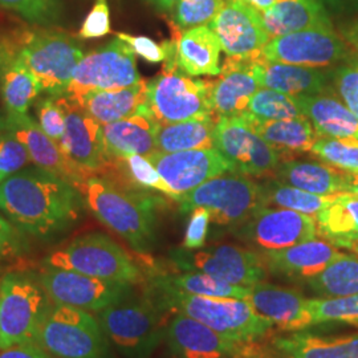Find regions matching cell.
Listing matches in <instances>:
<instances>
[{
    "instance_id": "60",
    "label": "cell",
    "mask_w": 358,
    "mask_h": 358,
    "mask_svg": "<svg viewBox=\"0 0 358 358\" xmlns=\"http://www.w3.org/2000/svg\"><path fill=\"white\" fill-rule=\"evenodd\" d=\"M350 250H353V251H355V252H357V254H358V243L355 244V245H353V247H352V248H350Z\"/></svg>"
},
{
    "instance_id": "3",
    "label": "cell",
    "mask_w": 358,
    "mask_h": 358,
    "mask_svg": "<svg viewBox=\"0 0 358 358\" xmlns=\"http://www.w3.org/2000/svg\"><path fill=\"white\" fill-rule=\"evenodd\" d=\"M75 186L81 192L87 210L103 226L120 235L137 252L150 251L155 241V207L149 198L97 176H90Z\"/></svg>"
},
{
    "instance_id": "20",
    "label": "cell",
    "mask_w": 358,
    "mask_h": 358,
    "mask_svg": "<svg viewBox=\"0 0 358 358\" xmlns=\"http://www.w3.org/2000/svg\"><path fill=\"white\" fill-rule=\"evenodd\" d=\"M208 27L219 38L222 51L232 57L254 56L271 40L260 13L243 0H226Z\"/></svg>"
},
{
    "instance_id": "19",
    "label": "cell",
    "mask_w": 358,
    "mask_h": 358,
    "mask_svg": "<svg viewBox=\"0 0 358 358\" xmlns=\"http://www.w3.org/2000/svg\"><path fill=\"white\" fill-rule=\"evenodd\" d=\"M145 157L149 158L169 187L179 198L210 179L226 173H234L230 162L215 148L176 153L157 150Z\"/></svg>"
},
{
    "instance_id": "21",
    "label": "cell",
    "mask_w": 358,
    "mask_h": 358,
    "mask_svg": "<svg viewBox=\"0 0 358 358\" xmlns=\"http://www.w3.org/2000/svg\"><path fill=\"white\" fill-rule=\"evenodd\" d=\"M247 301L259 316L282 332L310 328L309 297L296 289L269 282H256L250 287Z\"/></svg>"
},
{
    "instance_id": "17",
    "label": "cell",
    "mask_w": 358,
    "mask_h": 358,
    "mask_svg": "<svg viewBox=\"0 0 358 358\" xmlns=\"http://www.w3.org/2000/svg\"><path fill=\"white\" fill-rule=\"evenodd\" d=\"M238 235L264 254L316 239L319 227L316 217L264 206L241 224Z\"/></svg>"
},
{
    "instance_id": "45",
    "label": "cell",
    "mask_w": 358,
    "mask_h": 358,
    "mask_svg": "<svg viewBox=\"0 0 358 358\" xmlns=\"http://www.w3.org/2000/svg\"><path fill=\"white\" fill-rule=\"evenodd\" d=\"M224 1L226 0H178L174 7L176 23L185 29L208 26Z\"/></svg>"
},
{
    "instance_id": "2",
    "label": "cell",
    "mask_w": 358,
    "mask_h": 358,
    "mask_svg": "<svg viewBox=\"0 0 358 358\" xmlns=\"http://www.w3.org/2000/svg\"><path fill=\"white\" fill-rule=\"evenodd\" d=\"M146 296L162 312L199 321L232 341L259 343L275 329L269 321L256 313L247 300L186 294L164 282L159 276L149 282Z\"/></svg>"
},
{
    "instance_id": "24",
    "label": "cell",
    "mask_w": 358,
    "mask_h": 358,
    "mask_svg": "<svg viewBox=\"0 0 358 358\" xmlns=\"http://www.w3.org/2000/svg\"><path fill=\"white\" fill-rule=\"evenodd\" d=\"M251 57L227 56L217 81H213L211 103L215 120L241 117L247 112L251 97L260 88L250 69Z\"/></svg>"
},
{
    "instance_id": "38",
    "label": "cell",
    "mask_w": 358,
    "mask_h": 358,
    "mask_svg": "<svg viewBox=\"0 0 358 358\" xmlns=\"http://www.w3.org/2000/svg\"><path fill=\"white\" fill-rule=\"evenodd\" d=\"M266 206H276L279 208H287L316 217L322 210L332 205L336 195H316L288 186L276 180H269L262 185Z\"/></svg>"
},
{
    "instance_id": "1",
    "label": "cell",
    "mask_w": 358,
    "mask_h": 358,
    "mask_svg": "<svg viewBox=\"0 0 358 358\" xmlns=\"http://www.w3.org/2000/svg\"><path fill=\"white\" fill-rule=\"evenodd\" d=\"M85 203L66 179L40 167H28L0 183V213L24 235L53 241L81 219Z\"/></svg>"
},
{
    "instance_id": "22",
    "label": "cell",
    "mask_w": 358,
    "mask_h": 358,
    "mask_svg": "<svg viewBox=\"0 0 358 358\" xmlns=\"http://www.w3.org/2000/svg\"><path fill=\"white\" fill-rule=\"evenodd\" d=\"M344 255L345 252L334 244L316 238L284 250L264 252L263 257L266 268L273 276L306 282Z\"/></svg>"
},
{
    "instance_id": "41",
    "label": "cell",
    "mask_w": 358,
    "mask_h": 358,
    "mask_svg": "<svg viewBox=\"0 0 358 358\" xmlns=\"http://www.w3.org/2000/svg\"><path fill=\"white\" fill-rule=\"evenodd\" d=\"M245 113L262 120H291L306 117L294 96L268 88L256 90Z\"/></svg>"
},
{
    "instance_id": "44",
    "label": "cell",
    "mask_w": 358,
    "mask_h": 358,
    "mask_svg": "<svg viewBox=\"0 0 358 358\" xmlns=\"http://www.w3.org/2000/svg\"><path fill=\"white\" fill-rule=\"evenodd\" d=\"M0 7L36 26H52L62 17L60 0H0Z\"/></svg>"
},
{
    "instance_id": "25",
    "label": "cell",
    "mask_w": 358,
    "mask_h": 358,
    "mask_svg": "<svg viewBox=\"0 0 358 358\" xmlns=\"http://www.w3.org/2000/svg\"><path fill=\"white\" fill-rule=\"evenodd\" d=\"M6 129L24 145L34 165L48 170L73 185L87 178L66 159L60 146L50 138L29 115H7Z\"/></svg>"
},
{
    "instance_id": "55",
    "label": "cell",
    "mask_w": 358,
    "mask_h": 358,
    "mask_svg": "<svg viewBox=\"0 0 358 358\" xmlns=\"http://www.w3.org/2000/svg\"><path fill=\"white\" fill-rule=\"evenodd\" d=\"M243 1L248 6H251L257 13H263V11L271 8L279 0H243Z\"/></svg>"
},
{
    "instance_id": "42",
    "label": "cell",
    "mask_w": 358,
    "mask_h": 358,
    "mask_svg": "<svg viewBox=\"0 0 358 358\" xmlns=\"http://www.w3.org/2000/svg\"><path fill=\"white\" fill-rule=\"evenodd\" d=\"M113 162L122 167V170L127 173L130 180L133 183H136L137 186L162 192L169 198L178 202V195L169 187L165 179L161 177V174L158 173V170L155 169L153 164L149 161L148 157L140 155V154H133V155H128L122 159H115Z\"/></svg>"
},
{
    "instance_id": "10",
    "label": "cell",
    "mask_w": 358,
    "mask_h": 358,
    "mask_svg": "<svg viewBox=\"0 0 358 358\" xmlns=\"http://www.w3.org/2000/svg\"><path fill=\"white\" fill-rule=\"evenodd\" d=\"M213 81L196 80L179 68L164 69L148 83L146 103L159 125L214 117Z\"/></svg>"
},
{
    "instance_id": "56",
    "label": "cell",
    "mask_w": 358,
    "mask_h": 358,
    "mask_svg": "<svg viewBox=\"0 0 358 358\" xmlns=\"http://www.w3.org/2000/svg\"><path fill=\"white\" fill-rule=\"evenodd\" d=\"M150 4H153L155 8L159 11H171L174 10L178 0H148Z\"/></svg>"
},
{
    "instance_id": "61",
    "label": "cell",
    "mask_w": 358,
    "mask_h": 358,
    "mask_svg": "<svg viewBox=\"0 0 358 358\" xmlns=\"http://www.w3.org/2000/svg\"><path fill=\"white\" fill-rule=\"evenodd\" d=\"M349 1H355V0H349Z\"/></svg>"
},
{
    "instance_id": "31",
    "label": "cell",
    "mask_w": 358,
    "mask_h": 358,
    "mask_svg": "<svg viewBox=\"0 0 358 358\" xmlns=\"http://www.w3.org/2000/svg\"><path fill=\"white\" fill-rule=\"evenodd\" d=\"M177 64L189 76H217L220 73V41L208 26L195 27L179 34Z\"/></svg>"
},
{
    "instance_id": "30",
    "label": "cell",
    "mask_w": 358,
    "mask_h": 358,
    "mask_svg": "<svg viewBox=\"0 0 358 358\" xmlns=\"http://www.w3.org/2000/svg\"><path fill=\"white\" fill-rule=\"evenodd\" d=\"M146 92L148 83L141 80L127 88L90 92L71 101L83 108L99 124L108 125L136 115L145 108L148 105Z\"/></svg>"
},
{
    "instance_id": "49",
    "label": "cell",
    "mask_w": 358,
    "mask_h": 358,
    "mask_svg": "<svg viewBox=\"0 0 358 358\" xmlns=\"http://www.w3.org/2000/svg\"><path fill=\"white\" fill-rule=\"evenodd\" d=\"M108 34H110V11L108 0H96L78 31V38H99Z\"/></svg>"
},
{
    "instance_id": "33",
    "label": "cell",
    "mask_w": 358,
    "mask_h": 358,
    "mask_svg": "<svg viewBox=\"0 0 358 358\" xmlns=\"http://www.w3.org/2000/svg\"><path fill=\"white\" fill-rule=\"evenodd\" d=\"M275 177L288 186L316 195L346 192V171L328 164L284 161L276 169Z\"/></svg>"
},
{
    "instance_id": "36",
    "label": "cell",
    "mask_w": 358,
    "mask_h": 358,
    "mask_svg": "<svg viewBox=\"0 0 358 358\" xmlns=\"http://www.w3.org/2000/svg\"><path fill=\"white\" fill-rule=\"evenodd\" d=\"M215 118H195L162 124L157 130V149L164 153L213 149Z\"/></svg>"
},
{
    "instance_id": "12",
    "label": "cell",
    "mask_w": 358,
    "mask_h": 358,
    "mask_svg": "<svg viewBox=\"0 0 358 358\" xmlns=\"http://www.w3.org/2000/svg\"><path fill=\"white\" fill-rule=\"evenodd\" d=\"M138 81L141 76L136 65V53L125 41L117 38L84 55L64 96L75 100L90 92L127 88Z\"/></svg>"
},
{
    "instance_id": "4",
    "label": "cell",
    "mask_w": 358,
    "mask_h": 358,
    "mask_svg": "<svg viewBox=\"0 0 358 358\" xmlns=\"http://www.w3.org/2000/svg\"><path fill=\"white\" fill-rule=\"evenodd\" d=\"M51 306L38 273L11 271L0 276V349L36 343Z\"/></svg>"
},
{
    "instance_id": "13",
    "label": "cell",
    "mask_w": 358,
    "mask_h": 358,
    "mask_svg": "<svg viewBox=\"0 0 358 358\" xmlns=\"http://www.w3.org/2000/svg\"><path fill=\"white\" fill-rule=\"evenodd\" d=\"M353 53L333 27H319L273 38L259 52V57L269 63L328 68L340 65Z\"/></svg>"
},
{
    "instance_id": "52",
    "label": "cell",
    "mask_w": 358,
    "mask_h": 358,
    "mask_svg": "<svg viewBox=\"0 0 358 358\" xmlns=\"http://www.w3.org/2000/svg\"><path fill=\"white\" fill-rule=\"evenodd\" d=\"M117 38L125 41L131 48V51L141 56L143 60L149 63L157 64V63H164L166 60L167 52L165 41L162 44H158L154 41L153 38H146V36H134L124 32L117 34Z\"/></svg>"
},
{
    "instance_id": "51",
    "label": "cell",
    "mask_w": 358,
    "mask_h": 358,
    "mask_svg": "<svg viewBox=\"0 0 358 358\" xmlns=\"http://www.w3.org/2000/svg\"><path fill=\"white\" fill-rule=\"evenodd\" d=\"M210 222H211V215L208 210H206L203 207L194 208L192 211V217L187 223L182 247L186 250L203 248Z\"/></svg>"
},
{
    "instance_id": "43",
    "label": "cell",
    "mask_w": 358,
    "mask_h": 358,
    "mask_svg": "<svg viewBox=\"0 0 358 358\" xmlns=\"http://www.w3.org/2000/svg\"><path fill=\"white\" fill-rule=\"evenodd\" d=\"M310 153L331 166L358 174V142L319 137Z\"/></svg>"
},
{
    "instance_id": "37",
    "label": "cell",
    "mask_w": 358,
    "mask_h": 358,
    "mask_svg": "<svg viewBox=\"0 0 358 358\" xmlns=\"http://www.w3.org/2000/svg\"><path fill=\"white\" fill-rule=\"evenodd\" d=\"M304 284L317 297L358 294V256L345 254Z\"/></svg>"
},
{
    "instance_id": "14",
    "label": "cell",
    "mask_w": 358,
    "mask_h": 358,
    "mask_svg": "<svg viewBox=\"0 0 358 358\" xmlns=\"http://www.w3.org/2000/svg\"><path fill=\"white\" fill-rule=\"evenodd\" d=\"M164 341L171 358H268L263 341H232L183 315L169 320Z\"/></svg>"
},
{
    "instance_id": "29",
    "label": "cell",
    "mask_w": 358,
    "mask_h": 358,
    "mask_svg": "<svg viewBox=\"0 0 358 358\" xmlns=\"http://www.w3.org/2000/svg\"><path fill=\"white\" fill-rule=\"evenodd\" d=\"M244 122L284 158L287 155L310 152L319 138L307 117L291 120H262L244 113Z\"/></svg>"
},
{
    "instance_id": "35",
    "label": "cell",
    "mask_w": 358,
    "mask_h": 358,
    "mask_svg": "<svg viewBox=\"0 0 358 358\" xmlns=\"http://www.w3.org/2000/svg\"><path fill=\"white\" fill-rule=\"evenodd\" d=\"M319 234L338 248L350 250L358 243V196L337 194L332 205L316 217Z\"/></svg>"
},
{
    "instance_id": "28",
    "label": "cell",
    "mask_w": 358,
    "mask_h": 358,
    "mask_svg": "<svg viewBox=\"0 0 358 358\" xmlns=\"http://www.w3.org/2000/svg\"><path fill=\"white\" fill-rule=\"evenodd\" d=\"M294 97L319 137L358 142V117L337 94L325 92L316 96L299 94Z\"/></svg>"
},
{
    "instance_id": "54",
    "label": "cell",
    "mask_w": 358,
    "mask_h": 358,
    "mask_svg": "<svg viewBox=\"0 0 358 358\" xmlns=\"http://www.w3.org/2000/svg\"><path fill=\"white\" fill-rule=\"evenodd\" d=\"M341 34H343V38L345 40L346 44L349 47H352L355 53L358 55V19L346 24L345 27H343Z\"/></svg>"
},
{
    "instance_id": "58",
    "label": "cell",
    "mask_w": 358,
    "mask_h": 358,
    "mask_svg": "<svg viewBox=\"0 0 358 358\" xmlns=\"http://www.w3.org/2000/svg\"><path fill=\"white\" fill-rule=\"evenodd\" d=\"M7 128V115L0 112V130Z\"/></svg>"
},
{
    "instance_id": "48",
    "label": "cell",
    "mask_w": 358,
    "mask_h": 358,
    "mask_svg": "<svg viewBox=\"0 0 358 358\" xmlns=\"http://www.w3.org/2000/svg\"><path fill=\"white\" fill-rule=\"evenodd\" d=\"M35 113L38 117V127L59 145L65 133V112L57 97L47 94L38 100Z\"/></svg>"
},
{
    "instance_id": "39",
    "label": "cell",
    "mask_w": 358,
    "mask_h": 358,
    "mask_svg": "<svg viewBox=\"0 0 358 358\" xmlns=\"http://www.w3.org/2000/svg\"><path fill=\"white\" fill-rule=\"evenodd\" d=\"M158 276L179 291L195 296L247 300L250 294V287H241L230 282H222L202 272H185L178 275Z\"/></svg>"
},
{
    "instance_id": "5",
    "label": "cell",
    "mask_w": 358,
    "mask_h": 358,
    "mask_svg": "<svg viewBox=\"0 0 358 358\" xmlns=\"http://www.w3.org/2000/svg\"><path fill=\"white\" fill-rule=\"evenodd\" d=\"M43 267L69 269L92 278L133 285L143 280V273L134 259L103 232L78 235L45 256Z\"/></svg>"
},
{
    "instance_id": "59",
    "label": "cell",
    "mask_w": 358,
    "mask_h": 358,
    "mask_svg": "<svg viewBox=\"0 0 358 358\" xmlns=\"http://www.w3.org/2000/svg\"><path fill=\"white\" fill-rule=\"evenodd\" d=\"M6 63V55L3 52L0 51V77H1V72H3V66Z\"/></svg>"
},
{
    "instance_id": "16",
    "label": "cell",
    "mask_w": 358,
    "mask_h": 358,
    "mask_svg": "<svg viewBox=\"0 0 358 358\" xmlns=\"http://www.w3.org/2000/svg\"><path fill=\"white\" fill-rule=\"evenodd\" d=\"M214 148L230 162L234 173L243 176L275 174L280 164V155L242 117L217 118Z\"/></svg>"
},
{
    "instance_id": "8",
    "label": "cell",
    "mask_w": 358,
    "mask_h": 358,
    "mask_svg": "<svg viewBox=\"0 0 358 358\" xmlns=\"http://www.w3.org/2000/svg\"><path fill=\"white\" fill-rule=\"evenodd\" d=\"M178 203L182 213L203 207L217 224L241 226L264 207L266 201L262 185L243 174L231 173L217 176L180 195Z\"/></svg>"
},
{
    "instance_id": "9",
    "label": "cell",
    "mask_w": 358,
    "mask_h": 358,
    "mask_svg": "<svg viewBox=\"0 0 358 358\" xmlns=\"http://www.w3.org/2000/svg\"><path fill=\"white\" fill-rule=\"evenodd\" d=\"M84 55L76 38L51 28L28 32L17 52V56L38 77L43 93L53 97L64 96Z\"/></svg>"
},
{
    "instance_id": "15",
    "label": "cell",
    "mask_w": 358,
    "mask_h": 358,
    "mask_svg": "<svg viewBox=\"0 0 358 358\" xmlns=\"http://www.w3.org/2000/svg\"><path fill=\"white\" fill-rule=\"evenodd\" d=\"M52 303L101 312L133 294V284L92 278L69 269L44 267L38 273Z\"/></svg>"
},
{
    "instance_id": "47",
    "label": "cell",
    "mask_w": 358,
    "mask_h": 358,
    "mask_svg": "<svg viewBox=\"0 0 358 358\" xmlns=\"http://www.w3.org/2000/svg\"><path fill=\"white\" fill-rule=\"evenodd\" d=\"M31 162L24 145L7 129L0 130V183Z\"/></svg>"
},
{
    "instance_id": "50",
    "label": "cell",
    "mask_w": 358,
    "mask_h": 358,
    "mask_svg": "<svg viewBox=\"0 0 358 358\" xmlns=\"http://www.w3.org/2000/svg\"><path fill=\"white\" fill-rule=\"evenodd\" d=\"M26 238L22 231L0 213V260H13L27 252Z\"/></svg>"
},
{
    "instance_id": "53",
    "label": "cell",
    "mask_w": 358,
    "mask_h": 358,
    "mask_svg": "<svg viewBox=\"0 0 358 358\" xmlns=\"http://www.w3.org/2000/svg\"><path fill=\"white\" fill-rule=\"evenodd\" d=\"M0 358H53L36 343H27L0 349Z\"/></svg>"
},
{
    "instance_id": "7",
    "label": "cell",
    "mask_w": 358,
    "mask_h": 358,
    "mask_svg": "<svg viewBox=\"0 0 358 358\" xmlns=\"http://www.w3.org/2000/svg\"><path fill=\"white\" fill-rule=\"evenodd\" d=\"M36 344L53 358H112L100 321L80 308L52 303Z\"/></svg>"
},
{
    "instance_id": "6",
    "label": "cell",
    "mask_w": 358,
    "mask_h": 358,
    "mask_svg": "<svg viewBox=\"0 0 358 358\" xmlns=\"http://www.w3.org/2000/svg\"><path fill=\"white\" fill-rule=\"evenodd\" d=\"M159 308L145 296L105 308L97 319L115 350L125 358H149L165 337L166 324Z\"/></svg>"
},
{
    "instance_id": "34",
    "label": "cell",
    "mask_w": 358,
    "mask_h": 358,
    "mask_svg": "<svg viewBox=\"0 0 358 358\" xmlns=\"http://www.w3.org/2000/svg\"><path fill=\"white\" fill-rule=\"evenodd\" d=\"M4 55L6 63L0 77V93L6 115H27L28 108L43 93V87L17 53Z\"/></svg>"
},
{
    "instance_id": "26",
    "label": "cell",
    "mask_w": 358,
    "mask_h": 358,
    "mask_svg": "<svg viewBox=\"0 0 358 358\" xmlns=\"http://www.w3.org/2000/svg\"><path fill=\"white\" fill-rule=\"evenodd\" d=\"M159 124L148 105L136 115L103 125V146L113 162L128 155H149L157 152V130Z\"/></svg>"
},
{
    "instance_id": "57",
    "label": "cell",
    "mask_w": 358,
    "mask_h": 358,
    "mask_svg": "<svg viewBox=\"0 0 358 358\" xmlns=\"http://www.w3.org/2000/svg\"><path fill=\"white\" fill-rule=\"evenodd\" d=\"M346 192L358 196V174L346 173Z\"/></svg>"
},
{
    "instance_id": "32",
    "label": "cell",
    "mask_w": 358,
    "mask_h": 358,
    "mask_svg": "<svg viewBox=\"0 0 358 358\" xmlns=\"http://www.w3.org/2000/svg\"><path fill=\"white\" fill-rule=\"evenodd\" d=\"M259 13L271 38L310 28L332 27L331 19L317 0H279Z\"/></svg>"
},
{
    "instance_id": "18",
    "label": "cell",
    "mask_w": 358,
    "mask_h": 358,
    "mask_svg": "<svg viewBox=\"0 0 358 358\" xmlns=\"http://www.w3.org/2000/svg\"><path fill=\"white\" fill-rule=\"evenodd\" d=\"M57 100L65 112V133L59 146L66 159L85 177L110 166L103 146V125L65 96Z\"/></svg>"
},
{
    "instance_id": "46",
    "label": "cell",
    "mask_w": 358,
    "mask_h": 358,
    "mask_svg": "<svg viewBox=\"0 0 358 358\" xmlns=\"http://www.w3.org/2000/svg\"><path fill=\"white\" fill-rule=\"evenodd\" d=\"M334 93L358 117V55L353 53L332 73Z\"/></svg>"
},
{
    "instance_id": "11",
    "label": "cell",
    "mask_w": 358,
    "mask_h": 358,
    "mask_svg": "<svg viewBox=\"0 0 358 358\" xmlns=\"http://www.w3.org/2000/svg\"><path fill=\"white\" fill-rule=\"evenodd\" d=\"M171 262L185 272H202L222 282L251 287L264 282L267 268L264 257L255 251L232 244H217L199 250L178 248Z\"/></svg>"
},
{
    "instance_id": "23",
    "label": "cell",
    "mask_w": 358,
    "mask_h": 358,
    "mask_svg": "<svg viewBox=\"0 0 358 358\" xmlns=\"http://www.w3.org/2000/svg\"><path fill=\"white\" fill-rule=\"evenodd\" d=\"M269 358H358V333L325 336L309 329L263 341Z\"/></svg>"
},
{
    "instance_id": "40",
    "label": "cell",
    "mask_w": 358,
    "mask_h": 358,
    "mask_svg": "<svg viewBox=\"0 0 358 358\" xmlns=\"http://www.w3.org/2000/svg\"><path fill=\"white\" fill-rule=\"evenodd\" d=\"M310 328L321 324H346L358 328V294L309 299Z\"/></svg>"
},
{
    "instance_id": "27",
    "label": "cell",
    "mask_w": 358,
    "mask_h": 358,
    "mask_svg": "<svg viewBox=\"0 0 358 358\" xmlns=\"http://www.w3.org/2000/svg\"><path fill=\"white\" fill-rule=\"evenodd\" d=\"M250 69L260 88L278 90L291 96H316L329 90V76L317 68L269 63L256 53L251 57Z\"/></svg>"
}]
</instances>
